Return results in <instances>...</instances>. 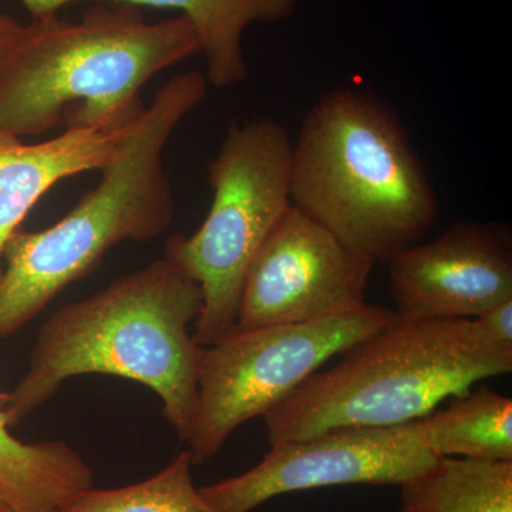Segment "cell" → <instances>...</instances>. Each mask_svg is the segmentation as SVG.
I'll list each match as a JSON object with an SVG mask.
<instances>
[{
	"label": "cell",
	"mask_w": 512,
	"mask_h": 512,
	"mask_svg": "<svg viewBox=\"0 0 512 512\" xmlns=\"http://www.w3.org/2000/svg\"><path fill=\"white\" fill-rule=\"evenodd\" d=\"M201 309L200 284L164 255L67 303L40 326L28 370L0 393V413L9 427L18 426L73 377H123L153 390L164 419L187 441L204 348L191 326Z\"/></svg>",
	"instance_id": "obj_1"
},
{
	"label": "cell",
	"mask_w": 512,
	"mask_h": 512,
	"mask_svg": "<svg viewBox=\"0 0 512 512\" xmlns=\"http://www.w3.org/2000/svg\"><path fill=\"white\" fill-rule=\"evenodd\" d=\"M200 53L185 16L147 22L124 3L92 6L79 20L35 19L0 59V130H120L146 110L140 92L151 77Z\"/></svg>",
	"instance_id": "obj_2"
},
{
	"label": "cell",
	"mask_w": 512,
	"mask_h": 512,
	"mask_svg": "<svg viewBox=\"0 0 512 512\" xmlns=\"http://www.w3.org/2000/svg\"><path fill=\"white\" fill-rule=\"evenodd\" d=\"M200 72L171 77L151 106L124 128L99 184L72 211L42 231H16L3 251L0 342L45 311L64 289L96 271L121 242L163 235L175 217L173 185L163 154L181 121L207 99Z\"/></svg>",
	"instance_id": "obj_3"
},
{
	"label": "cell",
	"mask_w": 512,
	"mask_h": 512,
	"mask_svg": "<svg viewBox=\"0 0 512 512\" xmlns=\"http://www.w3.org/2000/svg\"><path fill=\"white\" fill-rule=\"evenodd\" d=\"M291 201L367 261L390 262L436 224L439 200L392 104L338 87L292 143Z\"/></svg>",
	"instance_id": "obj_4"
},
{
	"label": "cell",
	"mask_w": 512,
	"mask_h": 512,
	"mask_svg": "<svg viewBox=\"0 0 512 512\" xmlns=\"http://www.w3.org/2000/svg\"><path fill=\"white\" fill-rule=\"evenodd\" d=\"M315 372L262 416L269 444L338 427L397 426L419 419L490 377L510 375L512 352L473 319L396 316Z\"/></svg>",
	"instance_id": "obj_5"
},
{
	"label": "cell",
	"mask_w": 512,
	"mask_h": 512,
	"mask_svg": "<svg viewBox=\"0 0 512 512\" xmlns=\"http://www.w3.org/2000/svg\"><path fill=\"white\" fill-rule=\"evenodd\" d=\"M291 170V138L269 119L232 123L208 163L210 212L195 234L174 235L164 251L201 286L198 345H214L237 325L249 265L291 207Z\"/></svg>",
	"instance_id": "obj_6"
},
{
	"label": "cell",
	"mask_w": 512,
	"mask_h": 512,
	"mask_svg": "<svg viewBox=\"0 0 512 512\" xmlns=\"http://www.w3.org/2000/svg\"><path fill=\"white\" fill-rule=\"evenodd\" d=\"M396 312L362 305L329 318L232 330L202 348L198 402L185 443L194 466L212 460L249 420L278 406L332 357L369 338Z\"/></svg>",
	"instance_id": "obj_7"
},
{
	"label": "cell",
	"mask_w": 512,
	"mask_h": 512,
	"mask_svg": "<svg viewBox=\"0 0 512 512\" xmlns=\"http://www.w3.org/2000/svg\"><path fill=\"white\" fill-rule=\"evenodd\" d=\"M414 420L397 426L338 427L272 444L256 466L201 487L220 512H251L288 493L348 484H403L436 461Z\"/></svg>",
	"instance_id": "obj_8"
},
{
	"label": "cell",
	"mask_w": 512,
	"mask_h": 512,
	"mask_svg": "<svg viewBox=\"0 0 512 512\" xmlns=\"http://www.w3.org/2000/svg\"><path fill=\"white\" fill-rule=\"evenodd\" d=\"M373 266L291 204L249 265L232 330L313 322L355 309L365 303Z\"/></svg>",
	"instance_id": "obj_9"
},
{
	"label": "cell",
	"mask_w": 512,
	"mask_h": 512,
	"mask_svg": "<svg viewBox=\"0 0 512 512\" xmlns=\"http://www.w3.org/2000/svg\"><path fill=\"white\" fill-rule=\"evenodd\" d=\"M390 264V293L404 318L473 319L512 299V244L507 228L457 222Z\"/></svg>",
	"instance_id": "obj_10"
},
{
	"label": "cell",
	"mask_w": 512,
	"mask_h": 512,
	"mask_svg": "<svg viewBox=\"0 0 512 512\" xmlns=\"http://www.w3.org/2000/svg\"><path fill=\"white\" fill-rule=\"evenodd\" d=\"M126 127L64 128L60 136L36 144L0 130V262L9 238L37 201L64 178L100 171L116 154Z\"/></svg>",
	"instance_id": "obj_11"
},
{
	"label": "cell",
	"mask_w": 512,
	"mask_h": 512,
	"mask_svg": "<svg viewBox=\"0 0 512 512\" xmlns=\"http://www.w3.org/2000/svg\"><path fill=\"white\" fill-rule=\"evenodd\" d=\"M33 19L56 16L67 5L83 0H19ZM181 12L200 37L207 63L208 84L217 89L248 79L242 36L254 23H278L293 15L299 0H107Z\"/></svg>",
	"instance_id": "obj_12"
},
{
	"label": "cell",
	"mask_w": 512,
	"mask_h": 512,
	"mask_svg": "<svg viewBox=\"0 0 512 512\" xmlns=\"http://www.w3.org/2000/svg\"><path fill=\"white\" fill-rule=\"evenodd\" d=\"M94 473L79 451L60 440L25 443L0 413V500L12 512H60Z\"/></svg>",
	"instance_id": "obj_13"
},
{
	"label": "cell",
	"mask_w": 512,
	"mask_h": 512,
	"mask_svg": "<svg viewBox=\"0 0 512 512\" xmlns=\"http://www.w3.org/2000/svg\"><path fill=\"white\" fill-rule=\"evenodd\" d=\"M414 426L434 456L512 461V400L485 384L450 397L446 409L431 410Z\"/></svg>",
	"instance_id": "obj_14"
},
{
	"label": "cell",
	"mask_w": 512,
	"mask_h": 512,
	"mask_svg": "<svg viewBox=\"0 0 512 512\" xmlns=\"http://www.w3.org/2000/svg\"><path fill=\"white\" fill-rule=\"evenodd\" d=\"M400 487L397 512H512V461L437 457Z\"/></svg>",
	"instance_id": "obj_15"
},
{
	"label": "cell",
	"mask_w": 512,
	"mask_h": 512,
	"mask_svg": "<svg viewBox=\"0 0 512 512\" xmlns=\"http://www.w3.org/2000/svg\"><path fill=\"white\" fill-rule=\"evenodd\" d=\"M192 466L190 451H181L153 477L119 488L93 485L60 512H220L195 487Z\"/></svg>",
	"instance_id": "obj_16"
},
{
	"label": "cell",
	"mask_w": 512,
	"mask_h": 512,
	"mask_svg": "<svg viewBox=\"0 0 512 512\" xmlns=\"http://www.w3.org/2000/svg\"><path fill=\"white\" fill-rule=\"evenodd\" d=\"M478 332L497 348L512 352V299L473 318Z\"/></svg>",
	"instance_id": "obj_17"
},
{
	"label": "cell",
	"mask_w": 512,
	"mask_h": 512,
	"mask_svg": "<svg viewBox=\"0 0 512 512\" xmlns=\"http://www.w3.org/2000/svg\"><path fill=\"white\" fill-rule=\"evenodd\" d=\"M23 26L18 20L0 13V59L8 53L10 47L18 39Z\"/></svg>",
	"instance_id": "obj_18"
},
{
	"label": "cell",
	"mask_w": 512,
	"mask_h": 512,
	"mask_svg": "<svg viewBox=\"0 0 512 512\" xmlns=\"http://www.w3.org/2000/svg\"><path fill=\"white\" fill-rule=\"evenodd\" d=\"M0 512H12V511H10V508L8 507V505L3 503L2 500H0Z\"/></svg>",
	"instance_id": "obj_19"
}]
</instances>
